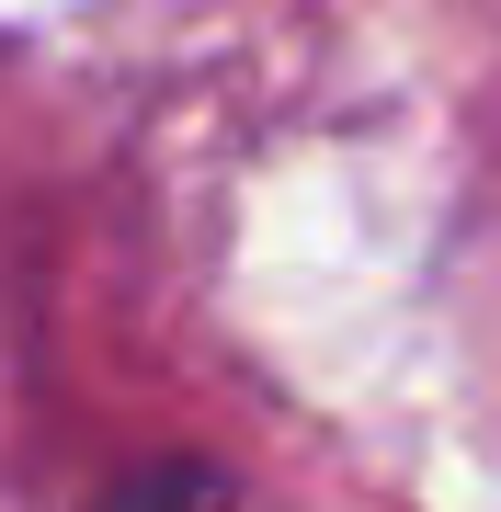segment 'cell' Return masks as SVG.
Wrapping results in <instances>:
<instances>
[{
  "mask_svg": "<svg viewBox=\"0 0 501 512\" xmlns=\"http://www.w3.org/2000/svg\"><path fill=\"white\" fill-rule=\"evenodd\" d=\"M103 512H240V490H228V478H205V467H137Z\"/></svg>",
  "mask_w": 501,
  "mask_h": 512,
  "instance_id": "6da1fadb",
  "label": "cell"
}]
</instances>
